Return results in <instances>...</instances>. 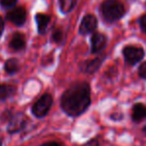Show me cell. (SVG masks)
<instances>
[{
  "instance_id": "6da1fadb",
  "label": "cell",
  "mask_w": 146,
  "mask_h": 146,
  "mask_svg": "<svg viewBox=\"0 0 146 146\" xmlns=\"http://www.w3.org/2000/svg\"><path fill=\"white\" fill-rule=\"evenodd\" d=\"M90 106V87L86 82L76 83L65 90L61 98V108L68 115L77 117Z\"/></svg>"
},
{
  "instance_id": "7a4b0ae2",
  "label": "cell",
  "mask_w": 146,
  "mask_h": 146,
  "mask_svg": "<svg viewBox=\"0 0 146 146\" xmlns=\"http://www.w3.org/2000/svg\"><path fill=\"white\" fill-rule=\"evenodd\" d=\"M100 11L104 19L111 23L123 17L125 14V8L119 0H104L100 7Z\"/></svg>"
},
{
  "instance_id": "3957f363",
  "label": "cell",
  "mask_w": 146,
  "mask_h": 146,
  "mask_svg": "<svg viewBox=\"0 0 146 146\" xmlns=\"http://www.w3.org/2000/svg\"><path fill=\"white\" fill-rule=\"evenodd\" d=\"M53 104V98L50 94H45L37 100L32 108V113L36 117L45 116Z\"/></svg>"
},
{
  "instance_id": "277c9868",
  "label": "cell",
  "mask_w": 146,
  "mask_h": 146,
  "mask_svg": "<svg viewBox=\"0 0 146 146\" xmlns=\"http://www.w3.org/2000/svg\"><path fill=\"white\" fill-rule=\"evenodd\" d=\"M6 20L14 24L17 27H22L27 20V11L23 6H16L11 10H8Z\"/></svg>"
},
{
  "instance_id": "5b68a950",
  "label": "cell",
  "mask_w": 146,
  "mask_h": 146,
  "mask_svg": "<svg viewBox=\"0 0 146 146\" xmlns=\"http://www.w3.org/2000/svg\"><path fill=\"white\" fill-rule=\"evenodd\" d=\"M123 57L127 65L134 66L138 62H140L144 57V51L140 47L135 46H126L122 51Z\"/></svg>"
},
{
  "instance_id": "8992f818",
  "label": "cell",
  "mask_w": 146,
  "mask_h": 146,
  "mask_svg": "<svg viewBox=\"0 0 146 146\" xmlns=\"http://www.w3.org/2000/svg\"><path fill=\"white\" fill-rule=\"evenodd\" d=\"M96 26H98V20L96 16L92 14H88L82 20L79 28V33L81 35H88L94 32L96 29Z\"/></svg>"
},
{
  "instance_id": "52a82bcc",
  "label": "cell",
  "mask_w": 146,
  "mask_h": 146,
  "mask_svg": "<svg viewBox=\"0 0 146 146\" xmlns=\"http://www.w3.org/2000/svg\"><path fill=\"white\" fill-rule=\"evenodd\" d=\"M26 37L21 32H14L9 41V48L13 52H22L26 49Z\"/></svg>"
},
{
  "instance_id": "ba28073f",
  "label": "cell",
  "mask_w": 146,
  "mask_h": 146,
  "mask_svg": "<svg viewBox=\"0 0 146 146\" xmlns=\"http://www.w3.org/2000/svg\"><path fill=\"white\" fill-rule=\"evenodd\" d=\"M106 45V37L102 33H94L90 38V49L92 54L100 53Z\"/></svg>"
},
{
  "instance_id": "9c48e42d",
  "label": "cell",
  "mask_w": 146,
  "mask_h": 146,
  "mask_svg": "<svg viewBox=\"0 0 146 146\" xmlns=\"http://www.w3.org/2000/svg\"><path fill=\"white\" fill-rule=\"evenodd\" d=\"M26 123V117L22 113H17L13 115L10 119L9 126H8V131L10 133H15L21 130Z\"/></svg>"
},
{
  "instance_id": "30bf717a",
  "label": "cell",
  "mask_w": 146,
  "mask_h": 146,
  "mask_svg": "<svg viewBox=\"0 0 146 146\" xmlns=\"http://www.w3.org/2000/svg\"><path fill=\"white\" fill-rule=\"evenodd\" d=\"M35 22L37 26V32L40 35H44L47 32L48 26L51 22V17L44 13H36Z\"/></svg>"
},
{
  "instance_id": "8fae6325",
  "label": "cell",
  "mask_w": 146,
  "mask_h": 146,
  "mask_svg": "<svg viewBox=\"0 0 146 146\" xmlns=\"http://www.w3.org/2000/svg\"><path fill=\"white\" fill-rule=\"evenodd\" d=\"M102 61H104V57L102 58L98 57L94 60H88L81 65V70L86 74H94L100 69Z\"/></svg>"
},
{
  "instance_id": "7c38bea8",
  "label": "cell",
  "mask_w": 146,
  "mask_h": 146,
  "mask_svg": "<svg viewBox=\"0 0 146 146\" xmlns=\"http://www.w3.org/2000/svg\"><path fill=\"white\" fill-rule=\"evenodd\" d=\"M131 117L134 122H141L146 119V106L143 104L137 102L132 106Z\"/></svg>"
},
{
  "instance_id": "4fadbf2b",
  "label": "cell",
  "mask_w": 146,
  "mask_h": 146,
  "mask_svg": "<svg viewBox=\"0 0 146 146\" xmlns=\"http://www.w3.org/2000/svg\"><path fill=\"white\" fill-rule=\"evenodd\" d=\"M4 70L8 75H14L20 70V63L17 59L10 58L4 64Z\"/></svg>"
},
{
  "instance_id": "5bb4252c",
  "label": "cell",
  "mask_w": 146,
  "mask_h": 146,
  "mask_svg": "<svg viewBox=\"0 0 146 146\" xmlns=\"http://www.w3.org/2000/svg\"><path fill=\"white\" fill-rule=\"evenodd\" d=\"M77 4V0H59L60 11L63 14H68L73 11Z\"/></svg>"
},
{
  "instance_id": "9a60e30c",
  "label": "cell",
  "mask_w": 146,
  "mask_h": 146,
  "mask_svg": "<svg viewBox=\"0 0 146 146\" xmlns=\"http://www.w3.org/2000/svg\"><path fill=\"white\" fill-rule=\"evenodd\" d=\"M15 92V88L10 85H0V100L8 98Z\"/></svg>"
},
{
  "instance_id": "2e32d148",
  "label": "cell",
  "mask_w": 146,
  "mask_h": 146,
  "mask_svg": "<svg viewBox=\"0 0 146 146\" xmlns=\"http://www.w3.org/2000/svg\"><path fill=\"white\" fill-rule=\"evenodd\" d=\"M65 40V35L61 28H55L51 33V41L55 44L61 45Z\"/></svg>"
},
{
  "instance_id": "e0dca14e",
  "label": "cell",
  "mask_w": 146,
  "mask_h": 146,
  "mask_svg": "<svg viewBox=\"0 0 146 146\" xmlns=\"http://www.w3.org/2000/svg\"><path fill=\"white\" fill-rule=\"evenodd\" d=\"M18 0H0V8L2 10H11L16 7Z\"/></svg>"
},
{
  "instance_id": "ac0fdd59",
  "label": "cell",
  "mask_w": 146,
  "mask_h": 146,
  "mask_svg": "<svg viewBox=\"0 0 146 146\" xmlns=\"http://www.w3.org/2000/svg\"><path fill=\"white\" fill-rule=\"evenodd\" d=\"M138 75L141 79L146 81V62H143L138 68Z\"/></svg>"
},
{
  "instance_id": "d6986e66",
  "label": "cell",
  "mask_w": 146,
  "mask_h": 146,
  "mask_svg": "<svg viewBox=\"0 0 146 146\" xmlns=\"http://www.w3.org/2000/svg\"><path fill=\"white\" fill-rule=\"evenodd\" d=\"M139 24H140V27L144 32H146V15H143L139 19Z\"/></svg>"
},
{
  "instance_id": "ffe728a7",
  "label": "cell",
  "mask_w": 146,
  "mask_h": 146,
  "mask_svg": "<svg viewBox=\"0 0 146 146\" xmlns=\"http://www.w3.org/2000/svg\"><path fill=\"white\" fill-rule=\"evenodd\" d=\"M110 118L113 119V120H121V119L123 118V114L121 113V112H116V113H112L111 115H110Z\"/></svg>"
},
{
  "instance_id": "44dd1931",
  "label": "cell",
  "mask_w": 146,
  "mask_h": 146,
  "mask_svg": "<svg viewBox=\"0 0 146 146\" xmlns=\"http://www.w3.org/2000/svg\"><path fill=\"white\" fill-rule=\"evenodd\" d=\"M4 29H5V21H4L3 17L0 16V39H1L2 35H3Z\"/></svg>"
},
{
  "instance_id": "7402d4cb",
  "label": "cell",
  "mask_w": 146,
  "mask_h": 146,
  "mask_svg": "<svg viewBox=\"0 0 146 146\" xmlns=\"http://www.w3.org/2000/svg\"><path fill=\"white\" fill-rule=\"evenodd\" d=\"M84 146H100V143H98V140L96 138H94V139H90L88 142L86 143Z\"/></svg>"
},
{
  "instance_id": "603a6c76",
  "label": "cell",
  "mask_w": 146,
  "mask_h": 146,
  "mask_svg": "<svg viewBox=\"0 0 146 146\" xmlns=\"http://www.w3.org/2000/svg\"><path fill=\"white\" fill-rule=\"evenodd\" d=\"M41 146H61L59 144V143H57V142H47V143H44L43 145H41Z\"/></svg>"
},
{
  "instance_id": "cb8c5ba5",
  "label": "cell",
  "mask_w": 146,
  "mask_h": 146,
  "mask_svg": "<svg viewBox=\"0 0 146 146\" xmlns=\"http://www.w3.org/2000/svg\"><path fill=\"white\" fill-rule=\"evenodd\" d=\"M142 131H143V133H144V134L146 135V125H145V126H144V127H143Z\"/></svg>"
}]
</instances>
